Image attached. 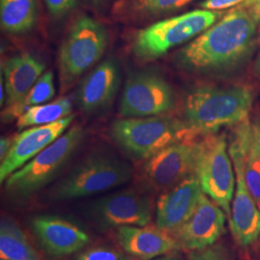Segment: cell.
<instances>
[{
    "label": "cell",
    "instance_id": "34",
    "mask_svg": "<svg viewBox=\"0 0 260 260\" xmlns=\"http://www.w3.org/2000/svg\"><path fill=\"white\" fill-rule=\"evenodd\" d=\"M104 1H105V0H87L88 3H90L91 5H93V6H99V5H101Z\"/></svg>",
    "mask_w": 260,
    "mask_h": 260
},
{
    "label": "cell",
    "instance_id": "11",
    "mask_svg": "<svg viewBox=\"0 0 260 260\" xmlns=\"http://www.w3.org/2000/svg\"><path fill=\"white\" fill-rule=\"evenodd\" d=\"M93 221L103 230L123 225H147L151 220L152 204L149 197L126 190L106 196L91 205Z\"/></svg>",
    "mask_w": 260,
    "mask_h": 260
},
{
    "label": "cell",
    "instance_id": "8",
    "mask_svg": "<svg viewBox=\"0 0 260 260\" xmlns=\"http://www.w3.org/2000/svg\"><path fill=\"white\" fill-rule=\"evenodd\" d=\"M233 168L225 136L217 132L202 136L199 140L195 176L203 192L219 205L228 217L231 215L235 192Z\"/></svg>",
    "mask_w": 260,
    "mask_h": 260
},
{
    "label": "cell",
    "instance_id": "13",
    "mask_svg": "<svg viewBox=\"0 0 260 260\" xmlns=\"http://www.w3.org/2000/svg\"><path fill=\"white\" fill-rule=\"evenodd\" d=\"M226 216L223 209L204 193L195 212L172 234L177 240L178 249L199 251L214 245L224 233Z\"/></svg>",
    "mask_w": 260,
    "mask_h": 260
},
{
    "label": "cell",
    "instance_id": "27",
    "mask_svg": "<svg viewBox=\"0 0 260 260\" xmlns=\"http://www.w3.org/2000/svg\"><path fill=\"white\" fill-rule=\"evenodd\" d=\"M121 253L114 249L99 247L84 251L76 260H121Z\"/></svg>",
    "mask_w": 260,
    "mask_h": 260
},
{
    "label": "cell",
    "instance_id": "19",
    "mask_svg": "<svg viewBox=\"0 0 260 260\" xmlns=\"http://www.w3.org/2000/svg\"><path fill=\"white\" fill-rule=\"evenodd\" d=\"M45 64L30 53L13 56L2 64L4 86L6 90V107L20 103L40 76L44 74Z\"/></svg>",
    "mask_w": 260,
    "mask_h": 260
},
{
    "label": "cell",
    "instance_id": "36",
    "mask_svg": "<svg viewBox=\"0 0 260 260\" xmlns=\"http://www.w3.org/2000/svg\"><path fill=\"white\" fill-rule=\"evenodd\" d=\"M259 251H260V236H259Z\"/></svg>",
    "mask_w": 260,
    "mask_h": 260
},
{
    "label": "cell",
    "instance_id": "9",
    "mask_svg": "<svg viewBox=\"0 0 260 260\" xmlns=\"http://www.w3.org/2000/svg\"><path fill=\"white\" fill-rule=\"evenodd\" d=\"M175 105L173 88L161 75L138 72L127 78L120 103L123 118H144L163 115Z\"/></svg>",
    "mask_w": 260,
    "mask_h": 260
},
{
    "label": "cell",
    "instance_id": "32",
    "mask_svg": "<svg viewBox=\"0 0 260 260\" xmlns=\"http://www.w3.org/2000/svg\"><path fill=\"white\" fill-rule=\"evenodd\" d=\"M252 126H253V130H254L255 138H256V141H257L260 148V120H257L255 122H253Z\"/></svg>",
    "mask_w": 260,
    "mask_h": 260
},
{
    "label": "cell",
    "instance_id": "15",
    "mask_svg": "<svg viewBox=\"0 0 260 260\" xmlns=\"http://www.w3.org/2000/svg\"><path fill=\"white\" fill-rule=\"evenodd\" d=\"M203 194L196 176L164 191L156 205V225L170 234L176 233L195 212Z\"/></svg>",
    "mask_w": 260,
    "mask_h": 260
},
{
    "label": "cell",
    "instance_id": "28",
    "mask_svg": "<svg viewBox=\"0 0 260 260\" xmlns=\"http://www.w3.org/2000/svg\"><path fill=\"white\" fill-rule=\"evenodd\" d=\"M45 2L49 14L55 19L67 16L77 4V0H45Z\"/></svg>",
    "mask_w": 260,
    "mask_h": 260
},
{
    "label": "cell",
    "instance_id": "35",
    "mask_svg": "<svg viewBox=\"0 0 260 260\" xmlns=\"http://www.w3.org/2000/svg\"><path fill=\"white\" fill-rule=\"evenodd\" d=\"M257 69H258V74H259L260 76V56L259 59H258V61H257Z\"/></svg>",
    "mask_w": 260,
    "mask_h": 260
},
{
    "label": "cell",
    "instance_id": "17",
    "mask_svg": "<svg viewBox=\"0 0 260 260\" xmlns=\"http://www.w3.org/2000/svg\"><path fill=\"white\" fill-rule=\"evenodd\" d=\"M32 229L44 250L56 257L73 254L90 242L80 228L56 216H38L32 221Z\"/></svg>",
    "mask_w": 260,
    "mask_h": 260
},
{
    "label": "cell",
    "instance_id": "25",
    "mask_svg": "<svg viewBox=\"0 0 260 260\" xmlns=\"http://www.w3.org/2000/svg\"><path fill=\"white\" fill-rule=\"evenodd\" d=\"M194 0H132L128 12L134 17L149 18L183 8Z\"/></svg>",
    "mask_w": 260,
    "mask_h": 260
},
{
    "label": "cell",
    "instance_id": "20",
    "mask_svg": "<svg viewBox=\"0 0 260 260\" xmlns=\"http://www.w3.org/2000/svg\"><path fill=\"white\" fill-rule=\"evenodd\" d=\"M230 146L241 155L244 177L260 209V148L249 119L236 124Z\"/></svg>",
    "mask_w": 260,
    "mask_h": 260
},
{
    "label": "cell",
    "instance_id": "18",
    "mask_svg": "<svg viewBox=\"0 0 260 260\" xmlns=\"http://www.w3.org/2000/svg\"><path fill=\"white\" fill-rule=\"evenodd\" d=\"M117 240L128 254L143 260H152L177 251L174 236L157 225H123L117 229Z\"/></svg>",
    "mask_w": 260,
    "mask_h": 260
},
{
    "label": "cell",
    "instance_id": "14",
    "mask_svg": "<svg viewBox=\"0 0 260 260\" xmlns=\"http://www.w3.org/2000/svg\"><path fill=\"white\" fill-rule=\"evenodd\" d=\"M75 115L45 125L32 126L13 138L8 153L0 164V182L25 165L41 151L58 139L71 125Z\"/></svg>",
    "mask_w": 260,
    "mask_h": 260
},
{
    "label": "cell",
    "instance_id": "29",
    "mask_svg": "<svg viewBox=\"0 0 260 260\" xmlns=\"http://www.w3.org/2000/svg\"><path fill=\"white\" fill-rule=\"evenodd\" d=\"M247 0H205L200 6L201 8L212 11H223L237 7L243 4Z\"/></svg>",
    "mask_w": 260,
    "mask_h": 260
},
{
    "label": "cell",
    "instance_id": "2",
    "mask_svg": "<svg viewBox=\"0 0 260 260\" xmlns=\"http://www.w3.org/2000/svg\"><path fill=\"white\" fill-rule=\"evenodd\" d=\"M252 102L251 90L243 86L199 88L186 98L184 121L205 136L248 120Z\"/></svg>",
    "mask_w": 260,
    "mask_h": 260
},
{
    "label": "cell",
    "instance_id": "4",
    "mask_svg": "<svg viewBox=\"0 0 260 260\" xmlns=\"http://www.w3.org/2000/svg\"><path fill=\"white\" fill-rule=\"evenodd\" d=\"M132 177L129 164L114 155L95 152L84 158L53 186L49 199L68 201L96 195L127 183Z\"/></svg>",
    "mask_w": 260,
    "mask_h": 260
},
{
    "label": "cell",
    "instance_id": "33",
    "mask_svg": "<svg viewBox=\"0 0 260 260\" xmlns=\"http://www.w3.org/2000/svg\"><path fill=\"white\" fill-rule=\"evenodd\" d=\"M152 260H181V258L179 256H177V255H175V254L168 253V254L159 256V257H156V258Z\"/></svg>",
    "mask_w": 260,
    "mask_h": 260
},
{
    "label": "cell",
    "instance_id": "23",
    "mask_svg": "<svg viewBox=\"0 0 260 260\" xmlns=\"http://www.w3.org/2000/svg\"><path fill=\"white\" fill-rule=\"evenodd\" d=\"M72 110V102L67 96L58 99L52 103L33 106L17 119V127L23 129L25 127L52 123L71 116Z\"/></svg>",
    "mask_w": 260,
    "mask_h": 260
},
{
    "label": "cell",
    "instance_id": "3",
    "mask_svg": "<svg viewBox=\"0 0 260 260\" xmlns=\"http://www.w3.org/2000/svg\"><path fill=\"white\" fill-rule=\"evenodd\" d=\"M198 135L184 121L167 116L125 118L114 121L110 137L130 158L146 161L160 150Z\"/></svg>",
    "mask_w": 260,
    "mask_h": 260
},
{
    "label": "cell",
    "instance_id": "5",
    "mask_svg": "<svg viewBox=\"0 0 260 260\" xmlns=\"http://www.w3.org/2000/svg\"><path fill=\"white\" fill-rule=\"evenodd\" d=\"M223 16V11L194 10L157 21L136 33L132 52L141 61L158 59L170 49L198 37Z\"/></svg>",
    "mask_w": 260,
    "mask_h": 260
},
{
    "label": "cell",
    "instance_id": "10",
    "mask_svg": "<svg viewBox=\"0 0 260 260\" xmlns=\"http://www.w3.org/2000/svg\"><path fill=\"white\" fill-rule=\"evenodd\" d=\"M199 140L171 145L145 161L141 177L150 189L164 192L191 176H195Z\"/></svg>",
    "mask_w": 260,
    "mask_h": 260
},
{
    "label": "cell",
    "instance_id": "16",
    "mask_svg": "<svg viewBox=\"0 0 260 260\" xmlns=\"http://www.w3.org/2000/svg\"><path fill=\"white\" fill-rule=\"evenodd\" d=\"M121 72L114 59H107L85 76L79 85L75 101L86 113H95L107 108L118 93Z\"/></svg>",
    "mask_w": 260,
    "mask_h": 260
},
{
    "label": "cell",
    "instance_id": "30",
    "mask_svg": "<svg viewBox=\"0 0 260 260\" xmlns=\"http://www.w3.org/2000/svg\"><path fill=\"white\" fill-rule=\"evenodd\" d=\"M237 7L246 10L254 19L257 26H260V0H247Z\"/></svg>",
    "mask_w": 260,
    "mask_h": 260
},
{
    "label": "cell",
    "instance_id": "21",
    "mask_svg": "<svg viewBox=\"0 0 260 260\" xmlns=\"http://www.w3.org/2000/svg\"><path fill=\"white\" fill-rule=\"evenodd\" d=\"M38 0H0V24L10 34H24L35 27Z\"/></svg>",
    "mask_w": 260,
    "mask_h": 260
},
{
    "label": "cell",
    "instance_id": "1",
    "mask_svg": "<svg viewBox=\"0 0 260 260\" xmlns=\"http://www.w3.org/2000/svg\"><path fill=\"white\" fill-rule=\"evenodd\" d=\"M257 24L241 7L224 14L177 54V62L197 73H223L241 65L254 46Z\"/></svg>",
    "mask_w": 260,
    "mask_h": 260
},
{
    "label": "cell",
    "instance_id": "7",
    "mask_svg": "<svg viewBox=\"0 0 260 260\" xmlns=\"http://www.w3.org/2000/svg\"><path fill=\"white\" fill-rule=\"evenodd\" d=\"M107 45L108 34L100 21L89 16H81L75 20L58 54L62 92L68 90L75 80L103 57Z\"/></svg>",
    "mask_w": 260,
    "mask_h": 260
},
{
    "label": "cell",
    "instance_id": "12",
    "mask_svg": "<svg viewBox=\"0 0 260 260\" xmlns=\"http://www.w3.org/2000/svg\"><path fill=\"white\" fill-rule=\"evenodd\" d=\"M229 151L236 176V188L229 217L230 228L234 240L239 246L247 248L259 238L260 209L247 185L239 151L232 146H229Z\"/></svg>",
    "mask_w": 260,
    "mask_h": 260
},
{
    "label": "cell",
    "instance_id": "26",
    "mask_svg": "<svg viewBox=\"0 0 260 260\" xmlns=\"http://www.w3.org/2000/svg\"><path fill=\"white\" fill-rule=\"evenodd\" d=\"M190 260H231V258L223 246L214 244L203 250L192 251Z\"/></svg>",
    "mask_w": 260,
    "mask_h": 260
},
{
    "label": "cell",
    "instance_id": "24",
    "mask_svg": "<svg viewBox=\"0 0 260 260\" xmlns=\"http://www.w3.org/2000/svg\"><path fill=\"white\" fill-rule=\"evenodd\" d=\"M55 92L54 75L51 71H47L40 76L37 82L20 103L11 107H5L2 111L3 121L18 119L29 108L49 102L54 98Z\"/></svg>",
    "mask_w": 260,
    "mask_h": 260
},
{
    "label": "cell",
    "instance_id": "22",
    "mask_svg": "<svg viewBox=\"0 0 260 260\" xmlns=\"http://www.w3.org/2000/svg\"><path fill=\"white\" fill-rule=\"evenodd\" d=\"M0 260H42L19 225L7 218L0 223Z\"/></svg>",
    "mask_w": 260,
    "mask_h": 260
},
{
    "label": "cell",
    "instance_id": "6",
    "mask_svg": "<svg viewBox=\"0 0 260 260\" xmlns=\"http://www.w3.org/2000/svg\"><path fill=\"white\" fill-rule=\"evenodd\" d=\"M85 132L76 124L5 180V189L16 198H27L50 183L83 142Z\"/></svg>",
    "mask_w": 260,
    "mask_h": 260
},
{
    "label": "cell",
    "instance_id": "31",
    "mask_svg": "<svg viewBox=\"0 0 260 260\" xmlns=\"http://www.w3.org/2000/svg\"><path fill=\"white\" fill-rule=\"evenodd\" d=\"M13 139L8 138V137H1L0 140V160L2 161L6 154L8 153L10 148L12 146Z\"/></svg>",
    "mask_w": 260,
    "mask_h": 260
}]
</instances>
